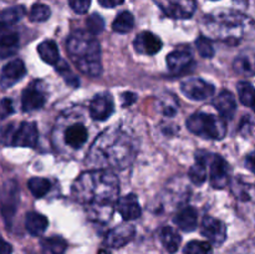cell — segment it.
Segmentation results:
<instances>
[{
    "label": "cell",
    "instance_id": "1",
    "mask_svg": "<svg viewBox=\"0 0 255 254\" xmlns=\"http://www.w3.org/2000/svg\"><path fill=\"white\" fill-rule=\"evenodd\" d=\"M71 191L74 198L89 208L91 218L106 222L119 197L120 181L114 172L94 169L82 173L74 182Z\"/></svg>",
    "mask_w": 255,
    "mask_h": 254
},
{
    "label": "cell",
    "instance_id": "2",
    "mask_svg": "<svg viewBox=\"0 0 255 254\" xmlns=\"http://www.w3.org/2000/svg\"><path fill=\"white\" fill-rule=\"evenodd\" d=\"M137 143L133 137L120 127L105 129L92 143L87 163L100 169H125L133 162Z\"/></svg>",
    "mask_w": 255,
    "mask_h": 254
},
{
    "label": "cell",
    "instance_id": "3",
    "mask_svg": "<svg viewBox=\"0 0 255 254\" xmlns=\"http://www.w3.org/2000/svg\"><path fill=\"white\" fill-rule=\"evenodd\" d=\"M203 30L213 39L228 45H238L255 35V22L234 10H218L204 16Z\"/></svg>",
    "mask_w": 255,
    "mask_h": 254
},
{
    "label": "cell",
    "instance_id": "4",
    "mask_svg": "<svg viewBox=\"0 0 255 254\" xmlns=\"http://www.w3.org/2000/svg\"><path fill=\"white\" fill-rule=\"evenodd\" d=\"M66 51L77 69L90 77H99L102 74L101 47L94 35L77 30L69 36Z\"/></svg>",
    "mask_w": 255,
    "mask_h": 254
},
{
    "label": "cell",
    "instance_id": "5",
    "mask_svg": "<svg viewBox=\"0 0 255 254\" xmlns=\"http://www.w3.org/2000/svg\"><path fill=\"white\" fill-rule=\"evenodd\" d=\"M192 133L208 139H222L227 134V122L221 116L206 112L193 114L186 121Z\"/></svg>",
    "mask_w": 255,
    "mask_h": 254
},
{
    "label": "cell",
    "instance_id": "6",
    "mask_svg": "<svg viewBox=\"0 0 255 254\" xmlns=\"http://www.w3.org/2000/svg\"><path fill=\"white\" fill-rule=\"evenodd\" d=\"M14 126L15 124H9L0 129V141L9 146L34 148L39 139L36 124L35 122H21L17 125V127Z\"/></svg>",
    "mask_w": 255,
    "mask_h": 254
},
{
    "label": "cell",
    "instance_id": "7",
    "mask_svg": "<svg viewBox=\"0 0 255 254\" xmlns=\"http://www.w3.org/2000/svg\"><path fill=\"white\" fill-rule=\"evenodd\" d=\"M232 192L238 202L239 212L248 218L255 219V184L237 178L232 183Z\"/></svg>",
    "mask_w": 255,
    "mask_h": 254
},
{
    "label": "cell",
    "instance_id": "8",
    "mask_svg": "<svg viewBox=\"0 0 255 254\" xmlns=\"http://www.w3.org/2000/svg\"><path fill=\"white\" fill-rule=\"evenodd\" d=\"M157 6L172 19H189L197 9L196 0H153Z\"/></svg>",
    "mask_w": 255,
    "mask_h": 254
},
{
    "label": "cell",
    "instance_id": "9",
    "mask_svg": "<svg viewBox=\"0 0 255 254\" xmlns=\"http://www.w3.org/2000/svg\"><path fill=\"white\" fill-rule=\"evenodd\" d=\"M19 201V186L15 181H7L0 189V211L6 224L14 217Z\"/></svg>",
    "mask_w": 255,
    "mask_h": 254
},
{
    "label": "cell",
    "instance_id": "10",
    "mask_svg": "<svg viewBox=\"0 0 255 254\" xmlns=\"http://www.w3.org/2000/svg\"><path fill=\"white\" fill-rule=\"evenodd\" d=\"M181 91L183 92L184 96L193 101H203V100L209 99L214 95V86L206 80L194 77V79H188L181 84Z\"/></svg>",
    "mask_w": 255,
    "mask_h": 254
},
{
    "label": "cell",
    "instance_id": "11",
    "mask_svg": "<svg viewBox=\"0 0 255 254\" xmlns=\"http://www.w3.org/2000/svg\"><path fill=\"white\" fill-rule=\"evenodd\" d=\"M209 182L216 189H223L231 182V167L223 157L214 154L211 159Z\"/></svg>",
    "mask_w": 255,
    "mask_h": 254
},
{
    "label": "cell",
    "instance_id": "12",
    "mask_svg": "<svg viewBox=\"0 0 255 254\" xmlns=\"http://www.w3.org/2000/svg\"><path fill=\"white\" fill-rule=\"evenodd\" d=\"M201 233L211 243L216 244V246H221L227 239V227L219 219L211 216H206L202 221Z\"/></svg>",
    "mask_w": 255,
    "mask_h": 254
},
{
    "label": "cell",
    "instance_id": "13",
    "mask_svg": "<svg viewBox=\"0 0 255 254\" xmlns=\"http://www.w3.org/2000/svg\"><path fill=\"white\" fill-rule=\"evenodd\" d=\"M90 116L96 121H105L115 111L114 99L107 92L97 94L90 102Z\"/></svg>",
    "mask_w": 255,
    "mask_h": 254
},
{
    "label": "cell",
    "instance_id": "14",
    "mask_svg": "<svg viewBox=\"0 0 255 254\" xmlns=\"http://www.w3.org/2000/svg\"><path fill=\"white\" fill-rule=\"evenodd\" d=\"M25 75H26V67H25L24 62L19 59L12 60L2 67L0 86L2 89H9V87L14 86L16 82H19Z\"/></svg>",
    "mask_w": 255,
    "mask_h": 254
},
{
    "label": "cell",
    "instance_id": "15",
    "mask_svg": "<svg viewBox=\"0 0 255 254\" xmlns=\"http://www.w3.org/2000/svg\"><path fill=\"white\" fill-rule=\"evenodd\" d=\"M134 227L131 224H121L116 228L111 229L105 238V244L110 248H122L133 239Z\"/></svg>",
    "mask_w": 255,
    "mask_h": 254
},
{
    "label": "cell",
    "instance_id": "16",
    "mask_svg": "<svg viewBox=\"0 0 255 254\" xmlns=\"http://www.w3.org/2000/svg\"><path fill=\"white\" fill-rule=\"evenodd\" d=\"M136 52L141 55H156L162 49V40L151 31H142L133 41Z\"/></svg>",
    "mask_w": 255,
    "mask_h": 254
},
{
    "label": "cell",
    "instance_id": "17",
    "mask_svg": "<svg viewBox=\"0 0 255 254\" xmlns=\"http://www.w3.org/2000/svg\"><path fill=\"white\" fill-rule=\"evenodd\" d=\"M116 209L125 221H133L137 219L142 213L141 206L136 194L131 193L121 197L116 201Z\"/></svg>",
    "mask_w": 255,
    "mask_h": 254
},
{
    "label": "cell",
    "instance_id": "18",
    "mask_svg": "<svg viewBox=\"0 0 255 254\" xmlns=\"http://www.w3.org/2000/svg\"><path fill=\"white\" fill-rule=\"evenodd\" d=\"M192 60H193V55L191 50L188 47H179L169 52L167 56V65L172 72L178 74L187 70V67L192 64Z\"/></svg>",
    "mask_w": 255,
    "mask_h": 254
},
{
    "label": "cell",
    "instance_id": "19",
    "mask_svg": "<svg viewBox=\"0 0 255 254\" xmlns=\"http://www.w3.org/2000/svg\"><path fill=\"white\" fill-rule=\"evenodd\" d=\"M89 131L82 124H72L64 132V142L71 148H81L87 141Z\"/></svg>",
    "mask_w": 255,
    "mask_h": 254
},
{
    "label": "cell",
    "instance_id": "20",
    "mask_svg": "<svg viewBox=\"0 0 255 254\" xmlns=\"http://www.w3.org/2000/svg\"><path fill=\"white\" fill-rule=\"evenodd\" d=\"M213 105L217 109V111L219 112L222 119L232 120L234 117V115H236L237 102L231 91H227V90L222 91L213 100Z\"/></svg>",
    "mask_w": 255,
    "mask_h": 254
},
{
    "label": "cell",
    "instance_id": "21",
    "mask_svg": "<svg viewBox=\"0 0 255 254\" xmlns=\"http://www.w3.org/2000/svg\"><path fill=\"white\" fill-rule=\"evenodd\" d=\"M234 71L244 77L255 75V50H246L236 57L233 62Z\"/></svg>",
    "mask_w": 255,
    "mask_h": 254
},
{
    "label": "cell",
    "instance_id": "22",
    "mask_svg": "<svg viewBox=\"0 0 255 254\" xmlns=\"http://www.w3.org/2000/svg\"><path fill=\"white\" fill-rule=\"evenodd\" d=\"M45 95L37 87L29 86L22 91L21 106L25 112H31L44 106Z\"/></svg>",
    "mask_w": 255,
    "mask_h": 254
},
{
    "label": "cell",
    "instance_id": "23",
    "mask_svg": "<svg viewBox=\"0 0 255 254\" xmlns=\"http://www.w3.org/2000/svg\"><path fill=\"white\" fill-rule=\"evenodd\" d=\"M174 223L184 232H193L198 224V213L193 207H183L174 217Z\"/></svg>",
    "mask_w": 255,
    "mask_h": 254
},
{
    "label": "cell",
    "instance_id": "24",
    "mask_svg": "<svg viewBox=\"0 0 255 254\" xmlns=\"http://www.w3.org/2000/svg\"><path fill=\"white\" fill-rule=\"evenodd\" d=\"M49 221L46 217L37 212H29L25 217V227L31 236H41L46 231Z\"/></svg>",
    "mask_w": 255,
    "mask_h": 254
},
{
    "label": "cell",
    "instance_id": "25",
    "mask_svg": "<svg viewBox=\"0 0 255 254\" xmlns=\"http://www.w3.org/2000/svg\"><path fill=\"white\" fill-rule=\"evenodd\" d=\"M37 52L42 61L49 65H56L60 61V52L57 49V45L52 40H45L37 46Z\"/></svg>",
    "mask_w": 255,
    "mask_h": 254
},
{
    "label": "cell",
    "instance_id": "26",
    "mask_svg": "<svg viewBox=\"0 0 255 254\" xmlns=\"http://www.w3.org/2000/svg\"><path fill=\"white\" fill-rule=\"evenodd\" d=\"M181 236L172 227H164L161 231V242L168 253H176L181 246Z\"/></svg>",
    "mask_w": 255,
    "mask_h": 254
},
{
    "label": "cell",
    "instance_id": "27",
    "mask_svg": "<svg viewBox=\"0 0 255 254\" xmlns=\"http://www.w3.org/2000/svg\"><path fill=\"white\" fill-rule=\"evenodd\" d=\"M66 248V241L59 236H52L41 241L42 254H64Z\"/></svg>",
    "mask_w": 255,
    "mask_h": 254
},
{
    "label": "cell",
    "instance_id": "28",
    "mask_svg": "<svg viewBox=\"0 0 255 254\" xmlns=\"http://www.w3.org/2000/svg\"><path fill=\"white\" fill-rule=\"evenodd\" d=\"M19 42V34L12 27V25L0 22V47L1 49H11Z\"/></svg>",
    "mask_w": 255,
    "mask_h": 254
},
{
    "label": "cell",
    "instance_id": "29",
    "mask_svg": "<svg viewBox=\"0 0 255 254\" xmlns=\"http://www.w3.org/2000/svg\"><path fill=\"white\" fill-rule=\"evenodd\" d=\"M188 176L189 179L197 186H201L207 181V159L204 157L197 156L196 163L191 167Z\"/></svg>",
    "mask_w": 255,
    "mask_h": 254
},
{
    "label": "cell",
    "instance_id": "30",
    "mask_svg": "<svg viewBox=\"0 0 255 254\" xmlns=\"http://www.w3.org/2000/svg\"><path fill=\"white\" fill-rule=\"evenodd\" d=\"M134 26V17L129 11H122L112 22V30L119 34H127Z\"/></svg>",
    "mask_w": 255,
    "mask_h": 254
},
{
    "label": "cell",
    "instance_id": "31",
    "mask_svg": "<svg viewBox=\"0 0 255 254\" xmlns=\"http://www.w3.org/2000/svg\"><path fill=\"white\" fill-rule=\"evenodd\" d=\"M239 100L247 107H255V87L247 81H241L237 85Z\"/></svg>",
    "mask_w": 255,
    "mask_h": 254
},
{
    "label": "cell",
    "instance_id": "32",
    "mask_svg": "<svg viewBox=\"0 0 255 254\" xmlns=\"http://www.w3.org/2000/svg\"><path fill=\"white\" fill-rule=\"evenodd\" d=\"M27 187L35 198H42L50 191L51 183L49 179L42 178V177H32L27 181Z\"/></svg>",
    "mask_w": 255,
    "mask_h": 254
},
{
    "label": "cell",
    "instance_id": "33",
    "mask_svg": "<svg viewBox=\"0 0 255 254\" xmlns=\"http://www.w3.org/2000/svg\"><path fill=\"white\" fill-rule=\"evenodd\" d=\"M25 14H26V10L21 5L9 7V9H5L0 12V22H4V24L7 25H14L17 21H20L25 16Z\"/></svg>",
    "mask_w": 255,
    "mask_h": 254
},
{
    "label": "cell",
    "instance_id": "34",
    "mask_svg": "<svg viewBox=\"0 0 255 254\" xmlns=\"http://www.w3.org/2000/svg\"><path fill=\"white\" fill-rule=\"evenodd\" d=\"M184 254H213V248L209 242L191 241L184 247Z\"/></svg>",
    "mask_w": 255,
    "mask_h": 254
},
{
    "label": "cell",
    "instance_id": "35",
    "mask_svg": "<svg viewBox=\"0 0 255 254\" xmlns=\"http://www.w3.org/2000/svg\"><path fill=\"white\" fill-rule=\"evenodd\" d=\"M51 15V10L47 5L44 4H35L32 5L31 10L29 12V17L34 22H42L46 21Z\"/></svg>",
    "mask_w": 255,
    "mask_h": 254
},
{
    "label": "cell",
    "instance_id": "36",
    "mask_svg": "<svg viewBox=\"0 0 255 254\" xmlns=\"http://www.w3.org/2000/svg\"><path fill=\"white\" fill-rule=\"evenodd\" d=\"M55 66H56V71H59V74L64 77L65 81H66L67 84L71 85V86H74V87L79 86V84H80L79 79H77V77L75 76L74 72L70 70L69 65H67L66 62L62 61V60H60V61L57 62Z\"/></svg>",
    "mask_w": 255,
    "mask_h": 254
},
{
    "label": "cell",
    "instance_id": "37",
    "mask_svg": "<svg viewBox=\"0 0 255 254\" xmlns=\"http://www.w3.org/2000/svg\"><path fill=\"white\" fill-rule=\"evenodd\" d=\"M196 47L199 55L204 59H212L214 56V47L212 41L206 36H201L196 40Z\"/></svg>",
    "mask_w": 255,
    "mask_h": 254
},
{
    "label": "cell",
    "instance_id": "38",
    "mask_svg": "<svg viewBox=\"0 0 255 254\" xmlns=\"http://www.w3.org/2000/svg\"><path fill=\"white\" fill-rule=\"evenodd\" d=\"M86 26L87 32H90L91 35H97L100 34V32L104 31L105 21L99 14H92L87 17Z\"/></svg>",
    "mask_w": 255,
    "mask_h": 254
},
{
    "label": "cell",
    "instance_id": "39",
    "mask_svg": "<svg viewBox=\"0 0 255 254\" xmlns=\"http://www.w3.org/2000/svg\"><path fill=\"white\" fill-rule=\"evenodd\" d=\"M69 4L76 14H86L91 5V0H69Z\"/></svg>",
    "mask_w": 255,
    "mask_h": 254
},
{
    "label": "cell",
    "instance_id": "40",
    "mask_svg": "<svg viewBox=\"0 0 255 254\" xmlns=\"http://www.w3.org/2000/svg\"><path fill=\"white\" fill-rule=\"evenodd\" d=\"M14 112V106H12V102L10 99H4L0 101V121L4 119H6L7 116Z\"/></svg>",
    "mask_w": 255,
    "mask_h": 254
},
{
    "label": "cell",
    "instance_id": "41",
    "mask_svg": "<svg viewBox=\"0 0 255 254\" xmlns=\"http://www.w3.org/2000/svg\"><path fill=\"white\" fill-rule=\"evenodd\" d=\"M122 100H124V106L127 107L131 106V105L136 101L137 96L133 92H125V94L122 95Z\"/></svg>",
    "mask_w": 255,
    "mask_h": 254
},
{
    "label": "cell",
    "instance_id": "42",
    "mask_svg": "<svg viewBox=\"0 0 255 254\" xmlns=\"http://www.w3.org/2000/svg\"><path fill=\"white\" fill-rule=\"evenodd\" d=\"M124 1L125 0H99L101 6L109 7V9H111V7H115V6H119V5H121Z\"/></svg>",
    "mask_w": 255,
    "mask_h": 254
},
{
    "label": "cell",
    "instance_id": "43",
    "mask_svg": "<svg viewBox=\"0 0 255 254\" xmlns=\"http://www.w3.org/2000/svg\"><path fill=\"white\" fill-rule=\"evenodd\" d=\"M246 166L249 171L255 173V152H252V153H249L248 156H247Z\"/></svg>",
    "mask_w": 255,
    "mask_h": 254
},
{
    "label": "cell",
    "instance_id": "44",
    "mask_svg": "<svg viewBox=\"0 0 255 254\" xmlns=\"http://www.w3.org/2000/svg\"><path fill=\"white\" fill-rule=\"evenodd\" d=\"M11 252L12 247L7 242H5L0 236V254H11Z\"/></svg>",
    "mask_w": 255,
    "mask_h": 254
},
{
    "label": "cell",
    "instance_id": "45",
    "mask_svg": "<svg viewBox=\"0 0 255 254\" xmlns=\"http://www.w3.org/2000/svg\"><path fill=\"white\" fill-rule=\"evenodd\" d=\"M99 254H111V252H109L107 249H100Z\"/></svg>",
    "mask_w": 255,
    "mask_h": 254
}]
</instances>
